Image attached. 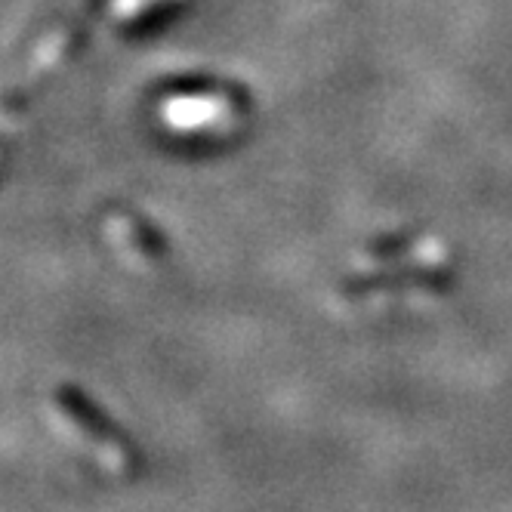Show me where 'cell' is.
<instances>
[{
    "label": "cell",
    "mask_w": 512,
    "mask_h": 512,
    "mask_svg": "<svg viewBox=\"0 0 512 512\" xmlns=\"http://www.w3.org/2000/svg\"><path fill=\"white\" fill-rule=\"evenodd\" d=\"M50 414L71 442H78L102 469L118 479H130L139 472V451L133 438L118 429V423L84 389L68 383L56 386L50 395Z\"/></svg>",
    "instance_id": "6da1fadb"
}]
</instances>
